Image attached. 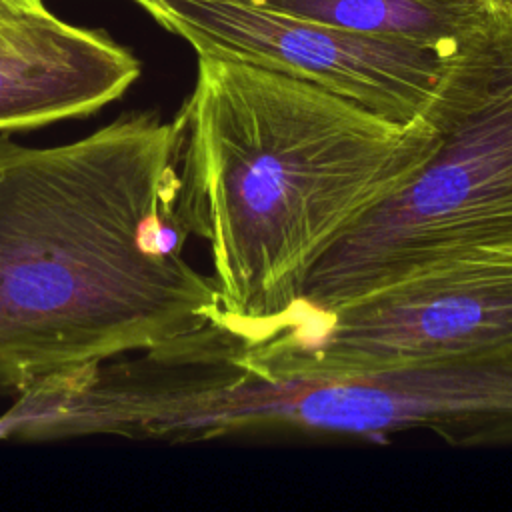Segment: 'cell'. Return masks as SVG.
Returning a JSON list of instances; mask_svg holds the SVG:
<instances>
[{
    "mask_svg": "<svg viewBox=\"0 0 512 512\" xmlns=\"http://www.w3.org/2000/svg\"><path fill=\"white\" fill-rule=\"evenodd\" d=\"M182 124L124 114L54 146L0 136V386L194 332L216 280L182 256Z\"/></svg>",
    "mask_w": 512,
    "mask_h": 512,
    "instance_id": "6da1fadb",
    "label": "cell"
},
{
    "mask_svg": "<svg viewBox=\"0 0 512 512\" xmlns=\"http://www.w3.org/2000/svg\"><path fill=\"white\" fill-rule=\"evenodd\" d=\"M198 56L182 124L180 214L210 246L218 322L264 330L300 300L322 252L430 156L426 116L400 122L318 84Z\"/></svg>",
    "mask_w": 512,
    "mask_h": 512,
    "instance_id": "7a4b0ae2",
    "label": "cell"
},
{
    "mask_svg": "<svg viewBox=\"0 0 512 512\" xmlns=\"http://www.w3.org/2000/svg\"><path fill=\"white\" fill-rule=\"evenodd\" d=\"M424 116L430 156L322 252L292 310L334 308L454 260L512 258V0H494L446 50Z\"/></svg>",
    "mask_w": 512,
    "mask_h": 512,
    "instance_id": "3957f363",
    "label": "cell"
},
{
    "mask_svg": "<svg viewBox=\"0 0 512 512\" xmlns=\"http://www.w3.org/2000/svg\"><path fill=\"white\" fill-rule=\"evenodd\" d=\"M136 438L194 442L256 430L380 440L428 430L450 444L512 442V354L344 376L240 368L220 324L144 358L128 394Z\"/></svg>",
    "mask_w": 512,
    "mask_h": 512,
    "instance_id": "277c9868",
    "label": "cell"
},
{
    "mask_svg": "<svg viewBox=\"0 0 512 512\" xmlns=\"http://www.w3.org/2000/svg\"><path fill=\"white\" fill-rule=\"evenodd\" d=\"M224 328V326H222ZM230 358L266 376H344L512 354V258L434 266L326 310H290Z\"/></svg>",
    "mask_w": 512,
    "mask_h": 512,
    "instance_id": "5b68a950",
    "label": "cell"
},
{
    "mask_svg": "<svg viewBox=\"0 0 512 512\" xmlns=\"http://www.w3.org/2000/svg\"><path fill=\"white\" fill-rule=\"evenodd\" d=\"M196 54L318 84L392 120L424 114L446 50L298 18L250 0H136Z\"/></svg>",
    "mask_w": 512,
    "mask_h": 512,
    "instance_id": "8992f818",
    "label": "cell"
},
{
    "mask_svg": "<svg viewBox=\"0 0 512 512\" xmlns=\"http://www.w3.org/2000/svg\"><path fill=\"white\" fill-rule=\"evenodd\" d=\"M140 62L106 32L46 10L0 26V132L88 116L120 98Z\"/></svg>",
    "mask_w": 512,
    "mask_h": 512,
    "instance_id": "52a82bcc",
    "label": "cell"
},
{
    "mask_svg": "<svg viewBox=\"0 0 512 512\" xmlns=\"http://www.w3.org/2000/svg\"><path fill=\"white\" fill-rule=\"evenodd\" d=\"M298 18L448 50L494 0H250Z\"/></svg>",
    "mask_w": 512,
    "mask_h": 512,
    "instance_id": "ba28073f",
    "label": "cell"
},
{
    "mask_svg": "<svg viewBox=\"0 0 512 512\" xmlns=\"http://www.w3.org/2000/svg\"><path fill=\"white\" fill-rule=\"evenodd\" d=\"M46 10L42 0H0V26Z\"/></svg>",
    "mask_w": 512,
    "mask_h": 512,
    "instance_id": "9c48e42d",
    "label": "cell"
}]
</instances>
